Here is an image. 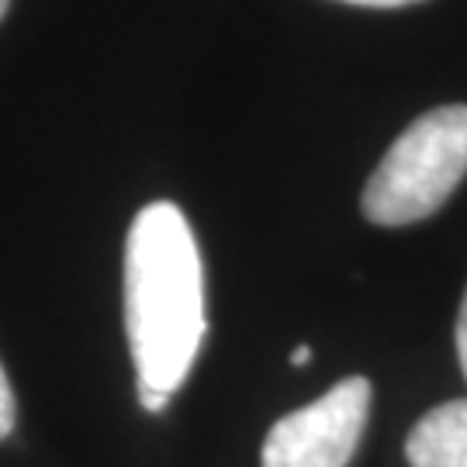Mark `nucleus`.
Segmentation results:
<instances>
[{"label":"nucleus","instance_id":"f257e3e1","mask_svg":"<svg viewBox=\"0 0 467 467\" xmlns=\"http://www.w3.org/2000/svg\"><path fill=\"white\" fill-rule=\"evenodd\" d=\"M125 329L139 401L163 412L204 343V267L191 222L173 201H152L125 239Z\"/></svg>","mask_w":467,"mask_h":467},{"label":"nucleus","instance_id":"f03ea898","mask_svg":"<svg viewBox=\"0 0 467 467\" xmlns=\"http://www.w3.org/2000/svg\"><path fill=\"white\" fill-rule=\"evenodd\" d=\"M467 173V104H443L416 118L391 142L364 187V215L399 229L443 208Z\"/></svg>","mask_w":467,"mask_h":467},{"label":"nucleus","instance_id":"7ed1b4c3","mask_svg":"<svg viewBox=\"0 0 467 467\" xmlns=\"http://www.w3.org/2000/svg\"><path fill=\"white\" fill-rule=\"evenodd\" d=\"M370 416V381L347 378L322 399L287 412L264 440V467H347Z\"/></svg>","mask_w":467,"mask_h":467},{"label":"nucleus","instance_id":"20e7f679","mask_svg":"<svg viewBox=\"0 0 467 467\" xmlns=\"http://www.w3.org/2000/svg\"><path fill=\"white\" fill-rule=\"evenodd\" d=\"M409 467H467V399L436 405L405 440Z\"/></svg>","mask_w":467,"mask_h":467},{"label":"nucleus","instance_id":"39448f33","mask_svg":"<svg viewBox=\"0 0 467 467\" xmlns=\"http://www.w3.org/2000/svg\"><path fill=\"white\" fill-rule=\"evenodd\" d=\"M15 430V391H11V381L0 368V440L11 436Z\"/></svg>","mask_w":467,"mask_h":467},{"label":"nucleus","instance_id":"423d86ee","mask_svg":"<svg viewBox=\"0 0 467 467\" xmlns=\"http://www.w3.org/2000/svg\"><path fill=\"white\" fill-rule=\"evenodd\" d=\"M457 357H461V370L467 378V291L461 301V316H457Z\"/></svg>","mask_w":467,"mask_h":467},{"label":"nucleus","instance_id":"0eeeda50","mask_svg":"<svg viewBox=\"0 0 467 467\" xmlns=\"http://www.w3.org/2000/svg\"><path fill=\"white\" fill-rule=\"evenodd\" d=\"M343 4H360V7H405V4H419V0H343Z\"/></svg>","mask_w":467,"mask_h":467},{"label":"nucleus","instance_id":"6e6552de","mask_svg":"<svg viewBox=\"0 0 467 467\" xmlns=\"http://www.w3.org/2000/svg\"><path fill=\"white\" fill-rule=\"evenodd\" d=\"M308 360H312V347H305V343H301V347H295V353H291V364H295V368H305Z\"/></svg>","mask_w":467,"mask_h":467},{"label":"nucleus","instance_id":"1a4fd4ad","mask_svg":"<svg viewBox=\"0 0 467 467\" xmlns=\"http://www.w3.org/2000/svg\"><path fill=\"white\" fill-rule=\"evenodd\" d=\"M7 7H11V0H0V21H4V15H7Z\"/></svg>","mask_w":467,"mask_h":467}]
</instances>
